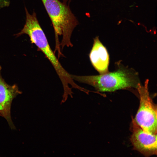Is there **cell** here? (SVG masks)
<instances>
[{"label": "cell", "mask_w": 157, "mask_h": 157, "mask_svg": "<svg viewBox=\"0 0 157 157\" xmlns=\"http://www.w3.org/2000/svg\"><path fill=\"white\" fill-rule=\"evenodd\" d=\"M41 0L53 26L58 53L60 52V46L62 49L72 46V35L78 22L69 5L59 0Z\"/></svg>", "instance_id": "6da1fadb"}, {"label": "cell", "mask_w": 157, "mask_h": 157, "mask_svg": "<svg viewBox=\"0 0 157 157\" xmlns=\"http://www.w3.org/2000/svg\"><path fill=\"white\" fill-rule=\"evenodd\" d=\"M74 80L91 85L98 91L113 92L130 87H136L137 78L131 71L119 69L116 71L98 75L77 76L71 75Z\"/></svg>", "instance_id": "7a4b0ae2"}, {"label": "cell", "mask_w": 157, "mask_h": 157, "mask_svg": "<svg viewBox=\"0 0 157 157\" xmlns=\"http://www.w3.org/2000/svg\"><path fill=\"white\" fill-rule=\"evenodd\" d=\"M148 83L147 80L144 85L138 83L137 87L140 96V103L134 119L144 130L157 134V107L149 96Z\"/></svg>", "instance_id": "3957f363"}, {"label": "cell", "mask_w": 157, "mask_h": 157, "mask_svg": "<svg viewBox=\"0 0 157 157\" xmlns=\"http://www.w3.org/2000/svg\"><path fill=\"white\" fill-rule=\"evenodd\" d=\"M131 141L135 149L146 157L157 154V134L147 132L140 127L134 119L132 122Z\"/></svg>", "instance_id": "277c9868"}, {"label": "cell", "mask_w": 157, "mask_h": 157, "mask_svg": "<svg viewBox=\"0 0 157 157\" xmlns=\"http://www.w3.org/2000/svg\"><path fill=\"white\" fill-rule=\"evenodd\" d=\"M0 66V115L5 118L11 127L13 128L10 115L11 106L13 99L19 93L15 85L7 84L2 78Z\"/></svg>", "instance_id": "5b68a950"}, {"label": "cell", "mask_w": 157, "mask_h": 157, "mask_svg": "<svg viewBox=\"0 0 157 157\" xmlns=\"http://www.w3.org/2000/svg\"><path fill=\"white\" fill-rule=\"evenodd\" d=\"M89 58L92 65L100 74L108 72L109 55L98 37L94 39L93 46L89 54Z\"/></svg>", "instance_id": "8992f818"}]
</instances>
